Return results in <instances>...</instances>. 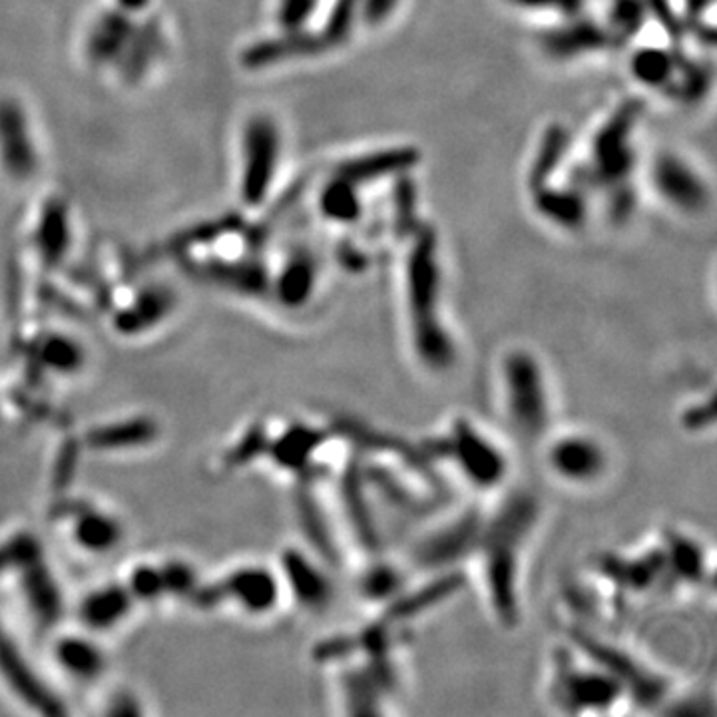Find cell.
I'll use <instances>...</instances> for the list:
<instances>
[{
    "mask_svg": "<svg viewBox=\"0 0 717 717\" xmlns=\"http://www.w3.org/2000/svg\"><path fill=\"white\" fill-rule=\"evenodd\" d=\"M132 606V594L122 586H108L92 592L82 604V620L94 630H107L124 620Z\"/></svg>",
    "mask_w": 717,
    "mask_h": 717,
    "instance_id": "obj_15",
    "label": "cell"
},
{
    "mask_svg": "<svg viewBox=\"0 0 717 717\" xmlns=\"http://www.w3.org/2000/svg\"><path fill=\"white\" fill-rule=\"evenodd\" d=\"M24 592L29 598L30 606L44 620H54L60 612L59 586L52 580L49 570L37 561L27 566V578H24Z\"/></svg>",
    "mask_w": 717,
    "mask_h": 717,
    "instance_id": "obj_22",
    "label": "cell"
},
{
    "mask_svg": "<svg viewBox=\"0 0 717 717\" xmlns=\"http://www.w3.org/2000/svg\"><path fill=\"white\" fill-rule=\"evenodd\" d=\"M170 305L172 303L164 291H145L130 310L118 315V327L127 333L148 330L164 317Z\"/></svg>",
    "mask_w": 717,
    "mask_h": 717,
    "instance_id": "obj_23",
    "label": "cell"
},
{
    "mask_svg": "<svg viewBox=\"0 0 717 717\" xmlns=\"http://www.w3.org/2000/svg\"><path fill=\"white\" fill-rule=\"evenodd\" d=\"M511 2L523 9L554 10L568 19H574L584 9V0H511Z\"/></svg>",
    "mask_w": 717,
    "mask_h": 717,
    "instance_id": "obj_35",
    "label": "cell"
},
{
    "mask_svg": "<svg viewBox=\"0 0 717 717\" xmlns=\"http://www.w3.org/2000/svg\"><path fill=\"white\" fill-rule=\"evenodd\" d=\"M534 204L536 210L551 222L563 228H578L586 218V204L576 190H551L548 185L536 188Z\"/></svg>",
    "mask_w": 717,
    "mask_h": 717,
    "instance_id": "obj_17",
    "label": "cell"
},
{
    "mask_svg": "<svg viewBox=\"0 0 717 717\" xmlns=\"http://www.w3.org/2000/svg\"><path fill=\"white\" fill-rule=\"evenodd\" d=\"M39 357L44 367L70 375L77 373L84 363V351L77 341L70 340L67 335H50L40 343Z\"/></svg>",
    "mask_w": 717,
    "mask_h": 717,
    "instance_id": "obj_25",
    "label": "cell"
},
{
    "mask_svg": "<svg viewBox=\"0 0 717 717\" xmlns=\"http://www.w3.org/2000/svg\"><path fill=\"white\" fill-rule=\"evenodd\" d=\"M57 658L60 666L77 678H97L104 668V658L100 649L92 642L74 638V636L60 642L57 646Z\"/></svg>",
    "mask_w": 717,
    "mask_h": 717,
    "instance_id": "obj_21",
    "label": "cell"
},
{
    "mask_svg": "<svg viewBox=\"0 0 717 717\" xmlns=\"http://www.w3.org/2000/svg\"><path fill=\"white\" fill-rule=\"evenodd\" d=\"M435 448L461 476V481L483 493L503 486L511 473L503 448L471 418L453 421L445 433L436 438Z\"/></svg>",
    "mask_w": 717,
    "mask_h": 717,
    "instance_id": "obj_3",
    "label": "cell"
},
{
    "mask_svg": "<svg viewBox=\"0 0 717 717\" xmlns=\"http://www.w3.org/2000/svg\"><path fill=\"white\" fill-rule=\"evenodd\" d=\"M282 138L272 118L253 117L243 134L242 195L248 205H260L270 194L280 165Z\"/></svg>",
    "mask_w": 717,
    "mask_h": 717,
    "instance_id": "obj_5",
    "label": "cell"
},
{
    "mask_svg": "<svg viewBox=\"0 0 717 717\" xmlns=\"http://www.w3.org/2000/svg\"><path fill=\"white\" fill-rule=\"evenodd\" d=\"M612 32L590 20H570L568 24L544 34L543 47L554 59H573L584 52L610 47Z\"/></svg>",
    "mask_w": 717,
    "mask_h": 717,
    "instance_id": "obj_14",
    "label": "cell"
},
{
    "mask_svg": "<svg viewBox=\"0 0 717 717\" xmlns=\"http://www.w3.org/2000/svg\"><path fill=\"white\" fill-rule=\"evenodd\" d=\"M150 0H118V4L122 7V10H127L128 14L130 12H137V10H142L148 7Z\"/></svg>",
    "mask_w": 717,
    "mask_h": 717,
    "instance_id": "obj_38",
    "label": "cell"
},
{
    "mask_svg": "<svg viewBox=\"0 0 717 717\" xmlns=\"http://www.w3.org/2000/svg\"><path fill=\"white\" fill-rule=\"evenodd\" d=\"M441 267L433 230L421 228L407 260L408 333L413 353L428 371L455 363V343L441 320Z\"/></svg>",
    "mask_w": 717,
    "mask_h": 717,
    "instance_id": "obj_1",
    "label": "cell"
},
{
    "mask_svg": "<svg viewBox=\"0 0 717 717\" xmlns=\"http://www.w3.org/2000/svg\"><path fill=\"white\" fill-rule=\"evenodd\" d=\"M0 674L9 681L10 688L14 689L32 708L50 716L62 714L59 699L50 694V689L44 688L39 676L29 668L24 659L20 658L19 652L2 640H0Z\"/></svg>",
    "mask_w": 717,
    "mask_h": 717,
    "instance_id": "obj_13",
    "label": "cell"
},
{
    "mask_svg": "<svg viewBox=\"0 0 717 717\" xmlns=\"http://www.w3.org/2000/svg\"><path fill=\"white\" fill-rule=\"evenodd\" d=\"M654 182L659 194L684 212H699L708 202V190L696 172L676 155L659 158L654 168Z\"/></svg>",
    "mask_w": 717,
    "mask_h": 717,
    "instance_id": "obj_8",
    "label": "cell"
},
{
    "mask_svg": "<svg viewBox=\"0 0 717 717\" xmlns=\"http://www.w3.org/2000/svg\"><path fill=\"white\" fill-rule=\"evenodd\" d=\"M417 164L418 152L415 148H387L343 162L337 168V175L351 184H373L388 175L405 174Z\"/></svg>",
    "mask_w": 717,
    "mask_h": 717,
    "instance_id": "obj_11",
    "label": "cell"
},
{
    "mask_svg": "<svg viewBox=\"0 0 717 717\" xmlns=\"http://www.w3.org/2000/svg\"><path fill=\"white\" fill-rule=\"evenodd\" d=\"M162 570L165 594H192L195 592L194 570L184 563L165 564Z\"/></svg>",
    "mask_w": 717,
    "mask_h": 717,
    "instance_id": "obj_33",
    "label": "cell"
},
{
    "mask_svg": "<svg viewBox=\"0 0 717 717\" xmlns=\"http://www.w3.org/2000/svg\"><path fill=\"white\" fill-rule=\"evenodd\" d=\"M155 436V425L148 418H132L122 421L110 427L98 428L90 438L94 448H130V446L145 445Z\"/></svg>",
    "mask_w": 717,
    "mask_h": 717,
    "instance_id": "obj_19",
    "label": "cell"
},
{
    "mask_svg": "<svg viewBox=\"0 0 717 717\" xmlns=\"http://www.w3.org/2000/svg\"><path fill=\"white\" fill-rule=\"evenodd\" d=\"M40 245L44 257L50 262L60 260L62 253L69 248V220H67V212L59 205L50 208L42 220Z\"/></svg>",
    "mask_w": 717,
    "mask_h": 717,
    "instance_id": "obj_28",
    "label": "cell"
},
{
    "mask_svg": "<svg viewBox=\"0 0 717 717\" xmlns=\"http://www.w3.org/2000/svg\"><path fill=\"white\" fill-rule=\"evenodd\" d=\"M397 222L405 228H415L417 215H415V192L411 190L408 182H403L397 190Z\"/></svg>",
    "mask_w": 717,
    "mask_h": 717,
    "instance_id": "obj_36",
    "label": "cell"
},
{
    "mask_svg": "<svg viewBox=\"0 0 717 717\" xmlns=\"http://www.w3.org/2000/svg\"><path fill=\"white\" fill-rule=\"evenodd\" d=\"M320 205L321 212L331 222L353 223L361 218L357 185L351 184L340 175H335L330 184L323 188Z\"/></svg>",
    "mask_w": 717,
    "mask_h": 717,
    "instance_id": "obj_20",
    "label": "cell"
},
{
    "mask_svg": "<svg viewBox=\"0 0 717 717\" xmlns=\"http://www.w3.org/2000/svg\"><path fill=\"white\" fill-rule=\"evenodd\" d=\"M0 164L12 180H29L39 168V152L24 108L12 98L0 100Z\"/></svg>",
    "mask_w": 717,
    "mask_h": 717,
    "instance_id": "obj_7",
    "label": "cell"
},
{
    "mask_svg": "<svg viewBox=\"0 0 717 717\" xmlns=\"http://www.w3.org/2000/svg\"><path fill=\"white\" fill-rule=\"evenodd\" d=\"M320 0H280L277 20L285 30H300L313 17Z\"/></svg>",
    "mask_w": 717,
    "mask_h": 717,
    "instance_id": "obj_32",
    "label": "cell"
},
{
    "mask_svg": "<svg viewBox=\"0 0 717 717\" xmlns=\"http://www.w3.org/2000/svg\"><path fill=\"white\" fill-rule=\"evenodd\" d=\"M548 473L563 485L590 488L604 481L610 468V453L600 438L584 431H566L554 435L544 446Z\"/></svg>",
    "mask_w": 717,
    "mask_h": 717,
    "instance_id": "obj_4",
    "label": "cell"
},
{
    "mask_svg": "<svg viewBox=\"0 0 717 717\" xmlns=\"http://www.w3.org/2000/svg\"><path fill=\"white\" fill-rule=\"evenodd\" d=\"M398 0H363V19L371 24H378L387 19L393 9L397 7Z\"/></svg>",
    "mask_w": 717,
    "mask_h": 717,
    "instance_id": "obj_37",
    "label": "cell"
},
{
    "mask_svg": "<svg viewBox=\"0 0 717 717\" xmlns=\"http://www.w3.org/2000/svg\"><path fill=\"white\" fill-rule=\"evenodd\" d=\"M220 594L230 596L250 614H267L277 606L282 596V586L277 576L270 573L267 568L252 566L233 573L228 580L223 582Z\"/></svg>",
    "mask_w": 717,
    "mask_h": 717,
    "instance_id": "obj_9",
    "label": "cell"
},
{
    "mask_svg": "<svg viewBox=\"0 0 717 717\" xmlns=\"http://www.w3.org/2000/svg\"><path fill=\"white\" fill-rule=\"evenodd\" d=\"M74 536L80 546L92 553H107L122 541L120 524L102 513L82 514L74 526Z\"/></svg>",
    "mask_w": 717,
    "mask_h": 717,
    "instance_id": "obj_18",
    "label": "cell"
},
{
    "mask_svg": "<svg viewBox=\"0 0 717 717\" xmlns=\"http://www.w3.org/2000/svg\"><path fill=\"white\" fill-rule=\"evenodd\" d=\"M498 401L514 435L541 441L553 425V393L541 358L533 351L511 350L498 361Z\"/></svg>",
    "mask_w": 717,
    "mask_h": 717,
    "instance_id": "obj_2",
    "label": "cell"
},
{
    "mask_svg": "<svg viewBox=\"0 0 717 717\" xmlns=\"http://www.w3.org/2000/svg\"><path fill=\"white\" fill-rule=\"evenodd\" d=\"M128 592L132 596L140 598V600H155L158 596L165 594L162 570L160 568H150V566H140L130 578Z\"/></svg>",
    "mask_w": 717,
    "mask_h": 717,
    "instance_id": "obj_31",
    "label": "cell"
},
{
    "mask_svg": "<svg viewBox=\"0 0 717 717\" xmlns=\"http://www.w3.org/2000/svg\"><path fill=\"white\" fill-rule=\"evenodd\" d=\"M282 568L291 594L303 608L317 612L330 604L333 596L331 580L305 554L287 551L283 554Z\"/></svg>",
    "mask_w": 717,
    "mask_h": 717,
    "instance_id": "obj_10",
    "label": "cell"
},
{
    "mask_svg": "<svg viewBox=\"0 0 717 717\" xmlns=\"http://www.w3.org/2000/svg\"><path fill=\"white\" fill-rule=\"evenodd\" d=\"M568 148V134L563 127H553L543 138V144L538 148V154L534 158L531 168V188H543L548 184L551 175L563 162L564 154Z\"/></svg>",
    "mask_w": 717,
    "mask_h": 717,
    "instance_id": "obj_24",
    "label": "cell"
},
{
    "mask_svg": "<svg viewBox=\"0 0 717 717\" xmlns=\"http://www.w3.org/2000/svg\"><path fill=\"white\" fill-rule=\"evenodd\" d=\"M320 443V435L313 433L311 428H291L290 433H285L273 445V458L282 466L295 468V466L305 465V458L313 453V448Z\"/></svg>",
    "mask_w": 717,
    "mask_h": 717,
    "instance_id": "obj_27",
    "label": "cell"
},
{
    "mask_svg": "<svg viewBox=\"0 0 717 717\" xmlns=\"http://www.w3.org/2000/svg\"><path fill=\"white\" fill-rule=\"evenodd\" d=\"M37 561H40L39 544L29 536H20V538H14L9 544L0 546V574L9 568H14V566L27 568Z\"/></svg>",
    "mask_w": 717,
    "mask_h": 717,
    "instance_id": "obj_30",
    "label": "cell"
},
{
    "mask_svg": "<svg viewBox=\"0 0 717 717\" xmlns=\"http://www.w3.org/2000/svg\"><path fill=\"white\" fill-rule=\"evenodd\" d=\"M640 104L628 102L602 128L594 144V170L584 175L588 184H612L622 182L630 174L634 154L630 148L632 127L640 117Z\"/></svg>",
    "mask_w": 717,
    "mask_h": 717,
    "instance_id": "obj_6",
    "label": "cell"
},
{
    "mask_svg": "<svg viewBox=\"0 0 717 717\" xmlns=\"http://www.w3.org/2000/svg\"><path fill=\"white\" fill-rule=\"evenodd\" d=\"M317 282V267L307 253H297L291 262L283 267L277 280V297L285 307H301L310 301Z\"/></svg>",
    "mask_w": 717,
    "mask_h": 717,
    "instance_id": "obj_16",
    "label": "cell"
},
{
    "mask_svg": "<svg viewBox=\"0 0 717 717\" xmlns=\"http://www.w3.org/2000/svg\"><path fill=\"white\" fill-rule=\"evenodd\" d=\"M676 70V60L668 52L658 49L640 50L632 59V72L648 87H666L671 82Z\"/></svg>",
    "mask_w": 717,
    "mask_h": 717,
    "instance_id": "obj_26",
    "label": "cell"
},
{
    "mask_svg": "<svg viewBox=\"0 0 717 717\" xmlns=\"http://www.w3.org/2000/svg\"><path fill=\"white\" fill-rule=\"evenodd\" d=\"M127 32H130V20L124 14H112L102 20V24L98 27L97 47H102V50L112 52V49H118L120 42L127 39Z\"/></svg>",
    "mask_w": 717,
    "mask_h": 717,
    "instance_id": "obj_34",
    "label": "cell"
},
{
    "mask_svg": "<svg viewBox=\"0 0 717 717\" xmlns=\"http://www.w3.org/2000/svg\"><path fill=\"white\" fill-rule=\"evenodd\" d=\"M327 49L325 40L321 34H311L305 30H285L283 37L277 39L263 40L260 44H253L243 52V67L248 69H263L273 67L283 60L301 59V57H313Z\"/></svg>",
    "mask_w": 717,
    "mask_h": 717,
    "instance_id": "obj_12",
    "label": "cell"
},
{
    "mask_svg": "<svg viewBox=\"0 0 717 717\" xmlns=\"http://www.w3.org/2000/svg\"><path fill=\"white\" fill-rule=\"evenodd\" d=\"M358 7H361V0H335L330 19L325 22V29L321 32V39L325 40L327 49L343 44L350 39L351 29L357 19Z\"/></svg>",
    "mask_w": 717,
    "mask_h": 717,
    "instance_id": "obj_29",
    "label": "cell"
}]
</instances>
